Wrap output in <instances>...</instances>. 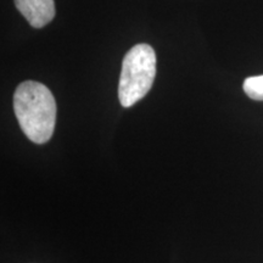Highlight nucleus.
Segmentation results:
<instances>
[{
    "label": "nucleus",
    "instance_id": "f03ea898",
    "mask_svg": "<svg viewBox=\"0 0 263 263\" xmlns=\"http://www.w3.org/2000/svg\"><path fill=\"white\" fill-rule=\"evenodd\" d=\"M156 76V54L149 44H137L127 52L122 62L118 99L123 107L141 100L153 87Z\"/></svg>",
    "mask_w": 263,
    "mask_h": 263
},
{
    "label": "nucleus",
    "instance_id": "f257e3e1",
    "mask_svg": "<svg viewBox=\"0 0 263 263\" xmlns=\"http://www.w3.org/2000/svg\"><path fill=\"white\" fill-rule=\"evenodd\" d=\"M14 111L25 136L35 144L49 141L57 123V101L48 87L26 81L16 88Z\"/></svg>",
    "mask_w": 263,
    "mask_h": 263
},
{
    "label": "nucleus",
    "instance_id": "7ed1b4c3",
    "mask_svg": "<svg viewBox=\"0 0 263 263\" xmlns=\"http://www.w3.org/2000/svg\"><path fill=\"white\" fill-rule=\"evenodd\" d=\"M16 8L34 28L47 26L55 17L54 0H14Z\"/></svg>",
    "mask_w": 263,
    "mask_h": 263
},
{
    "label": "nucleus",
    "instance_id": "20e7f679",
    "mask_svg": "<svg viewBox=\"0 0 263 263\" xmlns=\"http://www.w3.org/2000/svg\"><path fill=\"white\" fill-rule=\"evenodd\" d=\"M242 88L250 99L263 101V74L248 77L244 81Z\"/></svg>",
    "mask_w": 263,
    "mask_h": 263
}]
</instances>
